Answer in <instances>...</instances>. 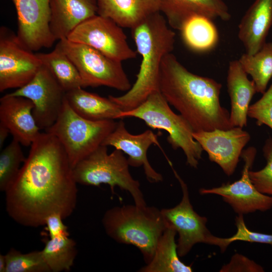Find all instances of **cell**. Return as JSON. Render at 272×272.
Segmentation results:
<instances>
[{"label":"cell","mask_w":272,"mask_h":272,"mask_svg":"<svg viewBox=\"0 0 272 272\" xmlns=\"http://www.w3.org/2000/svg\"><path fill=\"white\" fill-rule=\"evenodd\" d=\"M247 76L238 59L230 61L227 83L231 100L230 121L232 127L243 128L247 125L250 103L257 93L254 83Z\"/></svg>","instance_id":"44dd1931"},{"label":"cell","mask_w":272,"mask_h":272,"mask_svg":"<svg viewBox=\"0 0 272 272\" xmlns=\"http://www.w3.org/2000/svg\"><path fill=\"white\" fill-rule=\"evenodd\" d=\"M10 133L8 128L0 123V148L2 149L8 134Z\"/></svg>","instance_id":"d590c367"},{"label":"cell","mask_w":272,"mask_h":272,"mask_svg":"<svg viewBox=\"0 0 272 272\" xmlns=\"http://www.w3.org/2000/svg\"><path fill=\"white\" fill-rule=\"evenodd\" d=\"M6 272H50L41 251L27 253L11 248L5 254Z\"/></svg>","instance_id":"f546056e"},{"label":"cell","mask_w":272,"mask_h":272,"mask_svg":"<svg viewBox=\"0 0 272 272\" xmlns=\"http://www.w3.org/2000/svg\"><path fill=\"white\" fill-rule=\"evenodd\" d=\"M17 16V35L32 51L51 47L56 41L49 28L50 0H11Z\"/></svg>","instance_id":"5bb4252c"},{"label":"cell","mask_w":272,"mask_h":272,"mask_svg":"<svg viewBox=\"0 0 272 272\" xmlns=\"http://www.w3.org/2000/svg\"><path fill=\"white\" fill-rule=\"evenodd\" d=\"M66 100L71 108L81 116L94 121L120 119L122 112L119 105L109 98L79 88L66 92Z\"/></svg>","instance_id":"603a6c76"},{"label":"cell","mask_w":272,"mask_h":272,"mask_svg":"<svg viewBox=\"0 0 272 272\" xmlns=\"http://www.w3.org/2000/svg\"><path fill=\"white\" fill-rule=\"evenodd\" d=\"M192 135L207 153L209 160L217 164L228 176L235 172L243 149L250 140L249 133L237 126L193 131Z\"/></svg>","instance_id":"9a60e30c"},{"label":"cell","mask_w":272,"mask_h":272,"mask_svg":"<svg viewBox=\"0 0 272 272\" xmlns=\"http://www.w3.org/2000/svg\"><path fill=\"white\" fill-rule=\"evenodd\" d=\"M41 251L52 272L70 271L77 254L76 243L69 236L57 237L46 240Z\"/></svg>","instance_id":"83f0119b"},{"label":"cell","mask_w":272,"mask_h":272,"mask_svg":"<svg viewBox=\"0 0 272 272\" xmlns=\"http://www.w3.org/2000/svg\"><path fill=\"white\" fill-rule=\"evenodd\" d=\"M63 219L58 214H53L46 218L44 225H46L50 238L69 236L67 227L63 223Z\"/></svg>","instance_id":"e575fe53"},{"label":"cell","mask_w":272,"mask_h":272,"mask_svg":"<svg viewBox=\"0 0 272 272\" xmlns=\"http://www.w3.org/2000/svg\"><path fill=\"white\" fill-rule=\"evenodd\" d=\"M30 99L33 104V115L40 129L44 130L56 120L65 99L66 92L51 72L42 64L27 85L9 93Z\"/></svg>","instance_id":"7c38bea8"},{"label":"cell","mask_w":272,"mask_h":272,"mask_svg":"<svg viewBox=\"0 0 272 272\" xmlns=\"http://www.w3.org/2000/svg\"><path fill=\"white\" fill-rule=\"evenodd\" d=\"M248 116L255 119L257 125H265L272 129V82L262 97L250 105Z\"/></svg>","instance_id":"d6a6232c"},{"label":"cell","mask_w":272,"mask_h":272,"mask_svg":"<svg viewBox=\"0 0 272 272\" xmlns=\"http://www.w3.org/2000/svg\"><path fill=\"white\" fill-rule=\"evenodd\" d=\"M177 234L172 227H167L160 237L151 260L139 270L141 272H191L190 265L184 263L179 258Z\"/></svg>","instance_id":"cb8c5ba5"},{"label":"cell","mask_w":272,"mask_h":272,"mask_svg":"<svg viewBox=\"0 0 272 272\" xmlns=\"http://www.w3.org/2000/svg\"><path fill=\"white\" fill-rule=\"evenodd\" d=\"M102 223L107 235L114 241L137 247L146 264L152 259L158 241L167 227L161 210L135 204L107 210Z\"/></svg>","instance_id":"277c9868"},{"label":"cell","mask_w":272,"mask_h":272,"mask_svg":"<svg viewBox=\"0 0 272 272\" xmlns=\"http://www.w3.org/2000/svg\"><path fill=\"white\" fill-rule=\"evenodd\" d=\"M36 54L66 92L79 88H84L77 67L64 52L59 41L50 52Z\"/></svg>","instance_id":"d4e9b609"},{"label":"cell","mask_w":272,"mask_h":272,"mask_svg":"<svg viewBox=\"0 0 272 272\" xmlns=\"http://www.w3.org/2000/svg\"><path fill=\"white\" fill-rule=\"evenodd\" d=\"M263 268L253 260L239 253L232 256L229 262L223 265L220 272H263Z\"/></svg>","instance_id":"836d02e7"},{"label":"cell","mask_w":272,"mask_h":272,"mask_svg":"<svg viewBox=\"0 0 272 272\" xmlns=\"http://www.w3.org/2000/svg\"><path fill=\"white\" fill-rule=\"evenodd\" d=\"M50 30L55 40H60L97 14V0H50Z\"/></svg>","instance_id":"d6986e66"},{"label":"cell","mask_w":272,"mask_h":272,"mask_svg":"<svg viewBox=\"0 0 272 272\" xmlns=\"http://www.w3.org/2000/svg\"><path fill=\"white\" fill-rule=\"evenodd\" d=\"M171 166L182 192L180 202L175 207L161 210L167 225L173 227L178 234L177 251L179 257L186 255L193 246L199 243L217 246L218 237L210 232L207 218L198 215L193 209L186 183Z\"/></svg>","instance_id":"9c48e42d"},{"label":"cell","mask_w":272,"mask_h":272,"mask_svg":"<svg viewBox=\"0 0 272 272\" xmlns=\"http://www.w3.org/2000/svg\"><path fill=\"white\" fill-rule=\"evenodd\" d=\"M212 20L195 16L188 20L180 30L185 44L198 52L214 49L219 41L218 30Z\"/></svg>","instance_id":"484cf974"},{"label":"cell","mask_w":272,"mask_h":272,"mask_svg":"<svg viewBox=\"0 0 272 272\" xmlns=\"http://www.w3.org/2000/svg\"><path fill=\"white\" fill-rule=\"evenodd\" d=\"M36 53L26 47L17 34L0 28V92L21 88L35 77L42 65Z\"/></svg>","instance_id":"30bf717a"},{"label":"cell","mask_w":272,"mask_h":272,"mask_svg":"<svg viewBox=\"0 0 272 272\" xmlns=\"http://www.w3.org/2000/svg\"><path fill=\"white\" fill-rule=\"evenodd\" d=\"M222 85L215 80L189 72L172 53L161 62L159 90L189 123L194 131L228 129L230 113L222 106Z\"/></svg>","instance_id":"7a4b0ae2"},{"label":"cell","mask_w":272,"mask_h":272,"mask_svg":"<svg viewBox=\"0 0 272 272\" xmlns=\"http://www.w3.org/2000/svg\"><path fill=\"white\" fill-rule=\"evenodd\" d=\"M238 60L244 71L251 76L256 92L263 94L272 78V42H266L254 54H243Z\"/></svg>","instance_id":"4316f807"},{"label":"cell","mask_w":272,"mask_h":272,"mask_svg":"<svg viewBox=\"0 0 272 272\" xmlns=\"http://www.w3.org/2000/svg\"><path fill=\"white\" fill-rule=\"evenodd\" d=\"M237 227L236 233L229 238H221L219 248L224 252L232 242L241 241L252 243L269 244L272 247V234L252 231L246 226L243 219V215H238L235 219Z\"/></svg>","instance_id":"4dcf8cb0"},{"label":"cell","mask_w":272,"mask_h":272,"mask_svg":"<svg viewBox=\"0 0 272 272\" xmlns=\"http://www.w3.org/2000/svg\"><path fill=\"white\" fill-rule=\"evenodd\" d=\"M77 184L60 142L53 135L41 132L5 192L6 211L16 223L28 227L44 226L53 214L65 219L76 209Z\"/></svg>","instance_id":"6da1fadb"},{"label":"cell","mask_w":272,"mask_h":272,"mask_svg":"<svg viewBox=\"0 0 272 272\" xmlns=\"http://www.w3.org/2000/svg\"><path fill=\"white\" fill-rule=\"evenodd\" d=\"M158 136L149 129L139 134H131L126 129L124 122L120 120L101 145L112 146L127 154L129 166H142L148 180L152 183H157L163 180V176L152 167L147 154L151 145L155 144L160 147Z\"/></svg>","instance_id":"2e32d148"},{"label":"cell","mask_w":272,"mask_h":272,"mask_svg":"<svg viewBox=\"0 0 272 272\" xmlns=\"http://www.w3.org/2000/svg\"><path fill=\"white\" fill-rule=\"evenodd\" d=\"M7 262L5 255L0 254V272H6Z\"/></svg>","instance_id":"8d00e7d4"},{"label":"cell","mask_w":272,"mask_h":272,"mask_svg":"<svg viewBox=\"0 0 272 272\" xmlns=\"http://www.w3.org/2000/svg\"><path fill=\"white\" fill-rule=\"evenodd\" d=\"M129 166L121 151L115 149L108 154L107 146L101 145L73 168V173L78 184L94 186L107 184L112 194L114 187H118L130 193L135 205L145 207L147 205L140 183L132 177Z\"/></svg>","instance_id":"8992f818"},{"label":"cell","mask_w":272,"mask_h":272,"mask_svg":"<svg viewBox=\"0 0 272 272\" xmlns=\"http://www.w3.org/2000/svg\"><path fill=\"white\" fill-rule=\"evenodd\" d=\"M64 52L77 67L82 79L83 88L106 86L122 91L131 87L121 61L105 55L84 44L59 40Z\"/></svg>","instance_id":"ba28073f"},{"label":"cell","mask_w":272,"mask_h":272,"mask_svg":"<svg viewBox=\"0 0 272 272\" xmlns=\"http://www.w3.org/2000/svg\"><path fill=\"white\" fill-rule=\"evenodd\" d=\"M21 144L13 139L0 153V190L6 192L12 185L20 171L26 158Z\"/></svg>","instance_id":"f1b7e54d"},{"label":"cell","mask_w":272,"mask_h":272,"mask_svg":"<svg viewBox=\"0 0 272 272\" xmlns=\"http://www.w3.org/2000/svg\"><path fill=\"white\" fill-rule=\"evenodd\" d=\"M256 149L253 147L242 151L241 157L244 162L241 178L233 183H224L210 189L201 188V194H215L221 196L238 215L247 214L257 211L265 212L272 208V196L259 192L252 182L249 171L253 164Z\"/></svg>","instance_id":"4fadbf2b"},{"label":"cell","mask_w":272,"mask_h":272,"mask_svg":"<svg viewBox=\"0 0 272 272\" xmlns=\"http://www.w3.org/2000/svg\"><path fill=\"white\" fill-rule=\"evenodd\" d=\"M131 30L137 51L142 56L137 80L123 95L108 96L122 111L136 108L151 94L160 91L161 62L172 52L175 43V33L161 12L151 15Z\"/></svg>","instance_id":"3957f363"},{"label":"cell","mask_w":272,"mask_h":272,"mask_svg":"<svg viewBox=\"0 0 272 272\" xmlns=\"http://www.w3.org/2000/svg\"><path fill=\"white\" fill-rule=\"evenodd\" d=\"M126 117L138 118L153 129L166 131L168 133L167 140L172 148L182 149L187 164L197 168L203 150L194 139V131L189 123L181 114L172 110L160 91L151 94L136 108L121 113L120 119Z\"/></svg>","instance_id":"5b68a950"},{"label":"cell","mask_w":272,"mask_h":272,"mask_svg":"<svg viewBox=\"0 0 272 272\" xmlns=\"http://www.w3.org/2000/svg\"><path fill=\"white\" fill-rule=\"evenodd\" d=\"M272 27V0H255L238 25V37L245 53L254 54L266 42Z\"/></svg>","instance_id":"ffe728a7"},{"label":"cell","mask_w":272,"mask_h":272,"mask_svg":"<svg viewBox=\"0 0 272 272\" xmlns=\"http://www.w3.org/2000/svg\"><path fill=\"white\" fill-rule=\"evenodd\" d=\"M266 163L262 169L249 171L250 178L261 193L272 196V138H269L262 149Z\"/></svg>","instance_id":"1f68e13d"},{"label":"cell","mask_w":272,"mask_h":272,"mask_svg":"<svg viewBox=\"0 0 272 272\" xmlns=\"http://www.w3.org/2000/svg\"><path fill=\"white\" fill-rule=\"evenodd\" d=\"M29 99L6 94L0 99V123L6 126L22 145L30 146L40 134Z\"/></svg>","instance_id":"e0dca14e"},{"label":"cell","mask_w":272,"mask_h":272,"mask_svg":"<svg viewBox=\"0 0 272 272\" xmlns=\"http://www.w3.org/2000/svg\"><path fill=\"white\" fill-rule=\"evenodd\" d=\"M97 14L131 29L160 11V0H97Z\"/></svg>","instance_id":"7402d4cb"},{"label":"cell","mask_w":272,"mask_h":272,"mask_svg":"<svg viewBox=\"0 0 272 272\" xmlns=\"http://www.w3.org/2000/svg\"><path fill=\"white\" fill-rule=\"evenodd\" d=\"M122 28L110 18L97 14L78 26L67 39L122 62L135 58L138 53L129 45Z\"/></svg>","instance_id":"8fae6325"},{"label":"cell","mask_w":272,"mask_h":272,"mask_svg":"<svg viewBox=\"0 0 272 272\" xmlns=\"http://www.w3.org/2000/svg\"><path fill=\"white\" fill-rule=\"evenodd\" d=\"M116 124L114 120L94 121L81 116L65 98L56 120L44 131L58 140L73 168L102 145Z\"/></svg>","instance_id":"52a82bcc"},{"label":"cell","mask_w":272,"mask_h":272,"mask_svg":"<svg viewBox=\"0 0 272 272\" xmlns=\"http://www.w3.org/2000/svg\"><path fill=\"white\" fill-rule=\"evenodd\" d=\"M160 11L168 25L178 31L188 20L195 16L225 21L231 17L223 0H160Z\"/></svg>","instance_id":"ac0fdd59"}]
</instances>
